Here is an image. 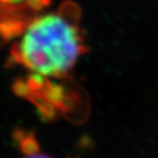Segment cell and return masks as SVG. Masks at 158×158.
<instances>
[{
	"mask_svg": "<svg viewBox=\"0 0 158 158\" xmlns=\"http://www.w3.org/2000/svg\"><path fill=\"white\" fill-rule=\"evenodd\" d=\"M78 27L67 17L49 14L29 25L18 44V60L40 76L59 77L71 71L83 52Z\"/></svg>",
	"mask_w": 158,
	"mask_h": 158,
	"instance_id": "cell-1",
	"label": "cell"
},
{
	"mask_svg": "<svg viewBox=\"0 0 158 158\" xmlns=\"http://www.w3.org/2000/svg\"><path fill=\"white\" fill-rule=\"evenodd\" d=\"M22 158H52V157L45 155V154H42V153H38V152H31V153L26 154V155Z\"/></svg>",
	"mask_w": 158,
	"mask_h": 158,
	"instance_id": "cell-2",
	"label": "cell"
},
{
	"mask_svg": "<svg viewBox=\"0 0 158 158\" xmlns=\"http://www.w3.org/2000/svg\"><path fill=\"white\" fill-rule=\"evenodd\" d=\"M1 1L4 2H11V3H20L22 1H25V0H1Z\"/></svg>",
	"mask_w": 158,
	"mask_h": 158,
	"instance_id": "cell-3",
	"label": "cell"
}]
</instances>
